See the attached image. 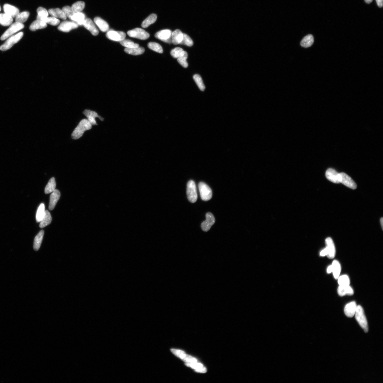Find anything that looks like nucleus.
<instances>
[{"instance_id":"f257e3e1","label":"nucleus","mask_w":383,"mask_h":383,"mask_svg":"<svg viewBox=\"0 0 383 383\" xmlns=\"http://www.w3.org/2000/svg\"><path fill=\"white\" fill-rule=\"evenodd\" d=\"M184 250L173 238H167L160 242L158 248L149 258L143 269L146 278L155 279L162 275L172 261L182 258Z\"/></svg>"},{"instance_id":"f03ea898","label":"nucleus","mask_w":383,"mask_h":383,"mask_svg":"<svg viewBox=\"0 0 383 383\" xmlns=\"http://www.w3.org/2000/svg\"><path fill=\"white\" fill-rule=\"evenodd\" d=\"M47 71V65L42 64L29 71L19 73L12 84L0 93V99L4 101V102H11V101L19 98L29 88L34 86L39 82L40 79L45 75Z\"/></svg>"},{"instance_id":"7ed1b4c3","label":"nucleus","mask_w":383,"mask_h":383,"mask_svg":"<svg viewBox=\"0 0 383 383\" xmlns=\"http://www.w3.org/2000/svg\"><path fill=\"white\" fill-rule=\"evenodd\" d=\"M48 54L49 50L46 47L36 45H31L23 49L22 51L3 72L2 79L6 82V80L13 78L39 60L45 58Z\"/></svg>"},{"instance_id":"20e7f679","label":"nucleus","mask_w":383,"mask_h":383,"mask_svg":"<svg viewBox=\"0 0 383 383\" xmlns=\"http://www.w3.org/2000/svg\"><path fill=\"white\" fill-rule=\"evenodd\" d=\"M256 71L262 75L281 79H292L299 73V68L284 57L273 55L259 60L254 65Z\"/></svg>"},{"instance_id":"39448f33","label":"nucleus","mask_w":383,"mask_h":383,"mask_svg":"<svg viewBox=\"0 0 383 383\" xmlns=\"http://www.w3.org/2000/svg\"><path fill=\"white\" fill-rule=\"evenodd\" d=\"M344 66L341 60L336 58L321 60L313 65L310 73L312 76L333 86L344 87Z\"/></svg>"},{"instance_id":"423d86ee","label":"nucleus","mask_w":383,"mask_h":383,"mask_svg":"<svg viewBox=\"0 0 383 383\" xmlns=\"http://www.w3.org/2000/svg\"><path fill=\"white\" fill-rule=\"evenodd\" d=\"M212 74L223 82L240 84L251 77L252 69L246 63L217 60L212 69Z\"/></svg>"},{"instance_id":"0eeeda50","label":"nucleus","mask_w":383,"mask_h":383,"mask_svg":"<svg viewBox=\"0 0 383 383\" xmlns=\"http://www.w3.org/2000/svg\"><path fill=\"white\" fill-rule=\"evenodd\" d=\"M166 227L173 233L178 245L184 251H194L191 236L196 235L203 242L208 240V236L197 231L191 223L179 219H172L168 221Z\"/></svg>"},{"instance_id":"6e6552de","label":"nucleus","mask_w":383,"mask_h":383,"mask_svg":"<svg viewBox=\"0 0 383 383\" xmlns=\"http://www.w3.org/2000/svg\"><path fill=\"white\" fill-rule=\"evenodd\" d=\"M156 53L157 50L148 44L129 42L119 49L116 58L120 62L136 65L143 60L156 55Z\"/></svg>"},{"instance_id":"1a4fd4ad","label":"nucleus","mask_w":383,"mask_h":383,"mask_svg":"<svg viewBox=\"0 0 383 383\" xmlns=\"http://www.w3.org/2000/svg\"><path fill=\"white\" fill-rule=\"evenodd\" d=\"M166 51L186 71L193 72L197 68V60L182 38L178 36L171 37Z\"/></svg>"},{"instance_id":"9d476101","label":"nucleus","mask_w":383,"mask_h":383,"mask_svg":"<svg viewBox=\"0 0 383 383\" xmlns=\"http://www.w3.org/2000/svg\"><path fill=\"white\" fill-rule=\"evenodd\" d=\"M10 27L25 36L31 35L38 26V20L34 15L17 8H10L7 12Z\"/></svg>"},{"instance_id":"9b49d317","label":"nucleus","mask_w":383,"mask_h":383,"mask_svg":"<svg viewBox=\"0 0 383 383\" xmlns=\"http://www.w3.org/2000/svg\"><path fill=\"white\" fill-rule=\"evenodd\" d=\"M188 42L204 64H214L218 60L219 53L217 48L203 36L197 34H191L188 37Z\"/></svg>"},{"instance_id":"f8f14e48","label":"nucleus","mask_w":383,"mask_h":383,"mask_svg":"<svg viewBox=\"0 0 383 383\" xmlns=\"http://www.w3.org/2000/svg\"><path fill=\"white\" fill-rule=\"evenodd\" d=\"M367 67L359 59L354 58L344 66V85L349 90L360 88L365 82Z\"/></svg>"},{"instance_id":"ddd939ff","label":"nucleus","mask_w":383,"mask_h":383,"mask_svg":"<svg viewBox=\"0 0 383 383\" xmlns=\"http://www.w3.org/2000/svg\"><path fill=\"white\" fill-rule=\"evenodd\" d=\"M97 26L104 33L112 36H119L131 40L134 34L125 19L119 16L101 17L97 20Z\"/></svg>"},{"instance_id":"4468645a","label":"nucleus","mask_w":383,"mask_h":383,"mask_svg":"<svg viewBox=\"0 0 383 383\" xmlns=\"http://www.w3.org/2000/svg\"><path fill=\"white\" fill-rule=\"evenodd\" d=\"M26 36L12 27H0V49L7 52H17L24 49Z\"/></svg>"},{"instance_id":"2eb2a0df","label":"nucleus","mask_w":383,"mask_h":383,"mask_svg":"<svg viewBox=\"0 0 383 383\" xmlns=\"http://www.w3.org/2000/svg\"><path fill=\"white\" fill-rule=\"evenodd\" d=\"M73 39L106 51H113L120 45L117 38L106 33L91 35H79L73 33Z\"/></svg>"},{"instance_id":"dca6fc26","label":"nucleus","mask_w":383,"mask_h":383,"mask_svg":"<svg viewBox=\"0 0 383 383\" xmlns=\"http://www.w3.org/2000/svg\"><path fill=\"white\" fill-rule=\"evenodd\" d=\"M249 103L258 109L267 111H276L286 108L290 103V98L284 94H276L264 97L251 96Z\"/></svg>"},{"instance_id":"f3484780","label":"nucleus","mask_w":383,"mask_h":383,"mask_svg":"<svg viewBox=\"0 0 383 383\" xmlns=\"http://www.w3.org/2000/svg\"><path fill=\"white\" fill-rule=\"evenodd\" d=\"M171 32L163 25L149 27L143 36V41L158 51H165L171 39Z\"/></svg>"},{"instance_id":"a211bd4d","label":"nucleus","mask_w":383,"mask_h":383,"mask_svg":"<svg viewBox=\"0 0 383 383\" xmlns=\"http://www.w3.org/2000/svg\"><path fill=\"white\" fill-rule=\"evenodd\" d=\"M94 48L84 42L73 39L60 51L59 58L64 62H71L77 58H83L92 55Z\"/></svg>"},{"instance_id":"6ab92c4d","label":"nucleus","mask_w":383,"mask_h":383,"mask_svg":"<svg viewBox=\"0 0 383 383\" xmlns=\"http://www.w3.org/2000/svg\"><path fill=\"white\" fill-rule=\"evenodd\" d=\"M314 33L309 27L299 30L285 45L284 53L287 56L297 54L301 49L308 47L313 41Z\"/></svg>"},{"instance_id":"aec40b11","label":"nucleus","mask_w":383,"mask_h":383,"mask_svg":"<svg viewBox=\"0 0 383 383\" xmlns=\"http://www.w3.org/2000/svg\"><path fill=\"white\" fill-rule=\"evenodd\" d=\"M59 31L55 23L38 25L31 34V43L46 47L53 41Z\"/></svg>"},{"instance_id":"412c9836","label":"nucleus","mask_w":383,"mask_h":383,"mask_svg":"<svg viewBox=\"0 0 383 383\" xmlns=\"http://www.w3.org/2000/svg\"><path fill=\"white\" fill-rule=\"evenodd\" d=\"M171 8L166 3H156L149 6L143 12L145 21L149 27L162 25L169 17Z\"/></svg>"},{"instance_id":"4be33fe9","label":"nucleus","mask_w":383,"mask_h":383,"mask_svg":"<svg viewBox=\"0 0 383 383\" xmlns=\"http://www.w3.org/2000/svg\"><path fill=\"white\" fill-rule=\"evenodd\" d=\"M295 94L301 99L319 107H325L327 100L322 91L314 86L300 84L295 88Z\"/></svg>"},{"instance_id":"5701e85b","label":"nucleus","mask_w":383,"mask_h":383,"mask_svg":"<svg viewBox=\"0 0 383 383\" xmlns=\"http://www.w3.org/2000/svg\"><path fill=\"white\" fill-rule=\"evenodd\" d=\"M242 90L254 97H264L274 95L278 93V90L269 85L259 79L249 78L240 84Z\"/></svg>"},{"instance_id":"b1692460","label":"nucleus","mask_w":383,"mask_h":383,"mask_svg":"<svg viewBox=\"0 0 383 383\" xmlns=\"http://www.w3.org/2000/svg\"><path fill=\"white\" fill-rule=\"evenodd\" d=\"M371 103L367 99L359 95H353L343 100L341 108L347 115L356 116L362 112H365L369 107Z\"/></svg>"},{"instance_id":"393cba45","label":"nucleus","mask_w":383,"mask_h":383,"mask_svg":"<svg viewBox=\"0 0 383 383\" xmlns=\"http://www.w3.org/2000/svg\"><path fill=\"white\" fill-rule=\"evenodd\" d=\"M112 371L110 358L105 355L101 358L90 378V383H107Z\"/></svg>"},{"instance_id":"a878e982","label":"nucleus","mask_w":383,"mask_h":383,"mask_svg":"<svg viewBox=\"0 0 383 383\" xmlns=\"http://www.w3.org/2000/svg\"><path fill=\"white\" fill-rule=\"evenodd\" d=\"M375 116V108L371 103L369 108L364 112L355 116L356 125L369 136H373L376 133V127L373 123Z\"/></svg>"},{"instance_id":"bb28decb","label":"nucleus","mask_w":383,"mask_h":383,"mask_svg":"<svg viewBox=\"0 0 383 383\" xmlns=\"http://www.w3.org/2000/svg\"><path fill=\"white\" fill-rule=\"evenodd\" d=\"M124 19L134 35H136L143 40L145 32L149 27L145 21L143 14H140L138 12H132L128 13Z\"/></svg>"},{"instance_id":"cd10ccee","label":"nucleus","mask_w":383,"mask_h":383,"mask_svg":"<svg viewBox=\"0 0 383 383\" xmlns=\"http://www.w3.org/2000/svg\"><path fill=\"white\" fill-rule=\"evenodd\" d=\"M75 30L74 34L79 35H91L96 34L97 26L94 20L84 14H78L74 18Z\"/></svg>"},{"instance_id":"c85d7f7f","label":"nucleus","mask_w":383,"mask_h":383,"mask_svg":"<svg viewBox=\"0 0 383 383\" xmlns=\"http://www.w3.org/2000/svg\"><path fill=\"white\" fill-rule=\"evenodd\" d=\"M360 88L370 90L377 93H382L383 77L373 69L367 67V77Z\"/></svg>"},{"instance_id":"c756f323","label":"nucleus","mask_w":383,"mask_h":383,"mask_svg":"<svg viewBox=\"0 0 383 383\" xmlns=\"http://www.w3.org/2000/svg\"><path fill=\"white\" fill-rule=\"evenodd\" d=\"M373 383H383V360L378 361L374 368Z\"/></svg>"},{"instance_id":"7c9ffc66","label":"nucleus","mask_w":383,"mask_h":383,"mask_svg":"<svg viewBox=\"0 0 383 383\" xmlns=\"http://www.w3.org/2000/svg\"><path fill=\"white\" fill-rule=\"evenodd\" d=\"M107 383H119L117 380L114 379H110Z\"/></svg>"},{"instance_id":"2f4dec72","label":"nucleus","mask_w":383,"mask_h":383,"mask_svg":"<svg viewBox=\"0 0 383 383\" xmlns=\"http://www.w3.org/2000/svg\"><path fill=\"white\" fill-rule=\"evenodd\" d=\"M2 20H3V16H2L1 12H0V23H1Z\"/></svg>"}]
</instances>
